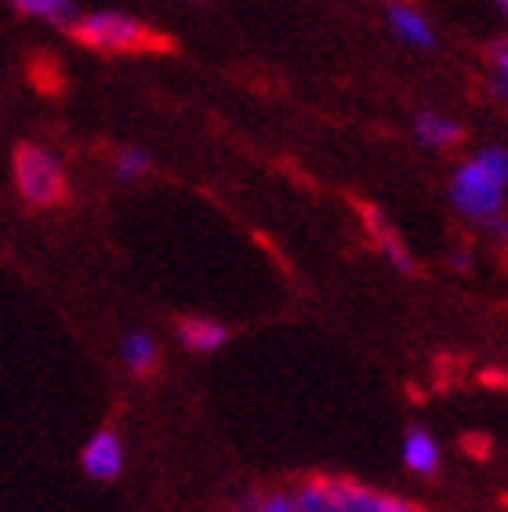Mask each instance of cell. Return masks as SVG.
<instances>
[{
	"label": "cell",
	"instance_id": "obj_1",
	"mask_svg": "<svg viewBox=\"0 0 508 512\" xmlns=\"http://www.w3.org/2000/svg\"><path fill=\"white\" fill-rule=\"evenodd\" d=\"M505 189H508V149L487 146L454 171L450 204L458 207L465 218H472V222H487V218L505 211Z\"/></svg>",
	"mask_w": 508,
	"mask_h": 512
},
{
	"label": "cell",
	"instance_id": "obj_2",
	"mask_svg": "<svg viewBox=\"0 0 508 512\" xmlns=\"http://www.w3.org/2000/svg\"><path fill=\"white\" fill-rule=\"evenodd\" d=\"M73 37L98 51H167V40L146 22L131 19L124 11H91L73 19Z\"/></svg>",
	"mask_w": 508,
	"mask_h": 512
},
{
	"label": "cell",
	"instance_id": "obj_3",
	"mask_svg": "<svg viewBox=\"0 0 508 512\" xmlns=\"http://www.w3.org/2000/svg\"><path fill=\"white\" fill-rule=\"evenodd\" d=\"M15 186H19L22 200H30L33 207H55L66 200L62 164L37 142H22L15 149Z\"/></svg>",
	"mask_w": 508,
	"mask_h": 512
},
{
	"label": "cell",
	"instance_id": "obj_4",
	"mask_svg": "<svg viewBox=\"0 0 508 512\" xmlns=\"http://www.w3.org/2000/svg\"><path fill=\"white\" fill-rule=\"evenodd\" d=\"M294 498L302 512H385V494L352 480H309Z\"/></svg>",
	"mask_w": 508,
	"mask_h": 512
},
{
	"label": "cell",
	"instance_id": "obj_5",
	"mask_svg": "<svg viewBox=\"0 0 508 512\" xmlns=\"http://www.w3.org/2000/svg\"><path fill=\"white\" fill-rule=\"evenodd\" d=\"M80 469L91 476V480H117L120 469H124V444L113 429H102L84 444L80 451Z\"/></svg>",
	"mask_w": 508,
	"mask_h": 512
},
{
	"label": "cell",
	"instance_id": "obj_6",
	"mask_svg": "<svg viewBox=\"0 0 508 512\" xmlns=\"http://www.w3.org/2000/svg\"><path fill=\"white\" fill-rule=\"evenodd\" d=\"M363 222H367V233H371V237H374V244H378V251L392 262V269H400L403 276L418 273V266H414L411 251L403 247V240H400V237H396V229L389 226V218L378 215L374 207H367V211H363Z\"/></svg>",
	"mask_w": 508,
	"mask_h": 512
},
{
	"label": "cell",
	"instance_id": "obj_7",
	"mask_svg": "<svg viewBox=\"0 0 508 512\" xmlns=\"http://www.w3.org/2000/svg\"><path fill=\"white\" fill-rule=\"evenodd\" d=\"M440 444H436V436L429 429H421V425H411L407 436H403V465L411 469L414 476H436L440 473Z\"/></svg>",
	"mask_w": 508,
	"mask_h": 512
},
{
	"label": "cell",
	"instance_id": "obj_8",
	"mask_svg": "<svg viewBox=\"0 0 508 512\" xmlns=\"http://www.w3.org/2000/svg\"><path fill=\"white\" fill-rule=\"evenodd\" d=\"M389 26H392V33H396L403 44H411V48H432V44H436V33H432L429 19H425L418 8L403 4V0H392L389 4Z\"/></svg>",
	"mask_w": 508,
	"mask_h": 512
},
{
	"label": "cell",
	"instance_id": "obj_9",
	"mask_svg": "<svg viewBox=\"0 0 508 512\" xmlns=\"http://www.w3.org/2000/svg\"><path fill=\"white\" fill-rule=\"evenodd\" d=\"M414 135H418L421 146H429V149H454L461 142V124L429 109V113H418Z\"/></svg>",
	"mask_w": 508,
	"mask_h": 512
},
{
	"label": "cell",
	"instance_id": "obj_10",
	"mask_svg": "<svg viewBox=\"0 0 508 512\" xmlns=\"http://www.w3.org/2000/svg\"><path fill=\"white\" fill-rule=\"evenodd\" d=\"M178 335H182V345H186L189 353H215V349H222L229 342V331L218 320H207V316L182 320Z\"/></svg>",
	"mask_w": 508,
	"mask_h": 512
},
{
	"label": "cell",
	"instance_id": "obj_11",
	"mask_svg": "<svg viewBox=\"0 0 508 512\" xmlns=\"http://www.w3.org/2000/svg\"><path fill=\"white\" fill-rule=\"evenodd\" d=\"M120 360L127 364V371L149 375L157 367V342L149 335H127L124 345H120Z\"/></svg>",
	"mask_w": 508,
	"mask_h": 512
},
{
	"label": "cell",
	"instance_id": "obj_12",
	"mask_svg": "<svg viewBox=\"0 0 508 512\" xmlns=\"http://www.w3.org/2000/svg\"><path fill=\"white\" fill-rule=\"evenodd\" d=\"M22 15H33V19H44V22H59V26H73L77 19V8H73V0H11Z\"/></svg>",
	"mask_w": 508,
	"mask_h": 512
},
{
	"label": "cell",
	"instance_id": "obj_13",
	"mask_svg": "<svg viewBox=\"0 0 508 512\" xmlns=\"http://www.w3.org/2000/svg\"><path fill=\"white\" fill-rule=\"evenodd\" d=\"M113 171H117L120 182H131V178L146 175L149 171V153L146 149H124L117 157V164H113Z\"/></svg>",
	"mask_w": 508,
	"mask_h": 512
},
{
	"label": "cell",
	"instance_id": "obj_14",
	"mask_svg": "<svg viewBox=\"0 0 508 512\" xmlns=\"http://www.w3.org/2000/svg\"><path fill=\"white\" fill-rule=\"evenodd\" d=\"M490 80L501 99H508V44H498L490 51Z\"/></svg>",
	"mask_w": 508,
	"mask_h": 512
},
{
	"label": "cell",
	"instance_id": "obj_15",
	"mask_svg": "<svg viewBox=\"0 0 508 512\" xmlns=\"http://www.w3.org/2000/svg\"><path fill=\"white\" fill-rule=\"evenodd\" d=\"M247 512H302L294 494H265L258 502L247 505Z\"/></svg>",
	"mask_w": 508,
	"mask_h": 512
},
{
	"label": "cell",
	"instance_id": "obj_16",
	"mask_svg": "<svg viewBox=\"0 0 508 512\" xmlns=\"http://www.w3.org/2000/svg\"><path fill=\"white\" fill-rule=\"evenodd\" d=\"M483 226H487L490 233H494V237H498V240H505V244H508V211H501V215L487 218Z\"/></svg>",
	"mask_w": 508,
	"mask_h": 512
},
{
	"label": "cell",
	"instance_id": "obj_17",
	"mask_svg": "<svg viewBox=\"0 0 508 512\" xmlns=\"http://www.w3.org/2000/svg\"><path fill=\"white\" fill-rule=\"evenodd\" d=\"M385 512H418V509L407 505V502H400V498H389V494H385Z\"/></svg>",
	"mask_w": 508,
	"mask_h": 512
},
{
	"label": "cell",
	"instance_id": "obj_18",
	"mask_svg": "<svg viewBox=\"0 0 508 512\" xmlns=\"http://www.w3.org/2000/svg\"><path fill=\"white\" fill-rule=\"evenodd\" d=\"M450 266H454V269H469V255H465V251H454V255H450Z\"/></svg>",
	"mask_w": 508,
	"mask_h": 512
},
{
	"label": "cell",
	"instance_id": "obj_19",
	"mask_svg": "<svg viewBox=\"0 0 508 512\" xmlns=\"http://www.w3.org/2000/svg\"><path fill=\"white\" fill-rule=\"evenodd\" d=\"M494 4H498V11L508 19V0H494Z\"/></svg>",
	"mask_w": 508,
	"mask_h": 512
}]
</instances>
